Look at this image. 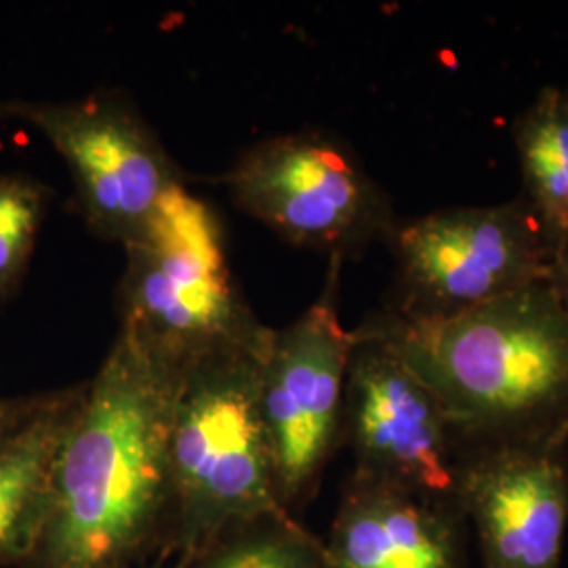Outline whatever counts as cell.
<instances>
[{
  "instance_id": "17",
  "label": "cell",
  "mask_w": 568,
  "mask_h": 568,
  "mask_svg": "<svg viewBox=\"0 0 568 568\" xmlns=\"http://www.w3.org/2000/svg\"><path fill=\"white\" fill-rule=\"evenodd\" d=\"M549 284L558 291V295L568 304V243L551 260Z\"/></svg>"
},
{
  "instance_id": "1",
  "label": "cell",
  "mask_w": 568,
  "mask_h": 568,
  "mask_svg": "<svg viewBox=\"0 0 568 568\" xmlns=\"http://www.w3.org/2000/svg\"><path fill=\"white\" fill-rule=\"evenodd\" d=\"M175 371L119 328L49 469L20 568H126L171 506Z\"/></svg>"
},
{
  "instance_id": "12",
  "label": "cell",
  "mask_w": 568,
  "mask_h": 568,
  "mask_svg": "<svg viewBox=\"0 0 568 568\" xmlns=\"http://www.w3.org/2000/svg\"><path fill=\"white\" fill-rule=\"evenodd\" d=\"M81 386L44 392L0 429V567L20 565L41 516L49 469Z\"/></svg>"
},
{
  "instance_id": "16",
  "label": "cell",
  "mask_w": 568,
  "mask_h": 568,
  "mask_svg": "<svg viewBox=\"0 0 568 568\" xmlns=\"http://www.w3.org/2000/svg\"><path fill=\"white\" fill-rule=\"evenodd\" d=\"M41 394L32 396H0V429L21 419L28 410H32L39 403Z\"/></svg>"
},
{
  "instance_id": "9",
  "label": "cell",
  "mask_w": 568,
  "mask_h": 568,
  "mask_svg": "<svg viewBox=\"0 0 568 568\" xmlns=\"http://www.w3.org/2000/svg\"><path fill=\"white\" fill-rule=\"evenodd\" d=\"M344 434L358 478L455 501L459 450L447 413L426 382L373 326L354 328Z\"/></svg>"
},
{
  "instance_id": "7",
  "label": "cell",
  "mask_w": 568,
  "mask_h": 568,
  "mask_svg": "<svg viewBox=\"0 0 568 568\" xmlns=\"http://www.w3.org/2000/svg\"><path fill=\"white\" fill-rule=\"evenodd\" d=\"M342 260L333 257L318 302L274 328L262 371V410L284 508L307 495L344 436L354 328L337 307Z\"/></svg>"
},
{
  "instance_id": "6",
  "label": "cell",
  "mask_w": 568,
  "mask_h": 568,
  "mask_svg": "<svg viewBox=\"0 0 568 568\" xmlns=\"http://www.w3.org/2000/svg\"><path fill=\"white\" fill-rule=\"evenodd\" d=\"M225 185L244 213L331 260L345 262L377 241L387 243L398 222L352 148L323 131L253 145L227 171Z\"/></svg>"
},
{
  "instance_id": "4",
  "label": "cell",
  "mask_w": 568,
  "mask_h": 568,
  "mask_svg": "<svg viewBox=\"0 0 568 568\" xmlns=\"http://www.w3.org/2000/svg\"><path fill=\"white\" fill-rule=\"evenodd\" d=\"M122 246L121 328L173 371L272 335L234 281L215 211L182 182Z\"/></svg>"
},
{
  "instance_id": "14",
  "label": "cell",
  "mask_w": 568,
  "mask_h": 568,
  "mask_svg": "<svg viewBox=\"0 0 568 568\" xmlns=\"http://www.w3.org/2000/svg\"><path fill=\"white\" fill-rule=\"evenodd\" d=\"M49 190L26 175H0V304L7 302L28 272Z\"/></svg>"
},
{
  "instance_id": "10",
  "label": "cell",
  "mask_w": 568,
  "mask_h": 568,
  "mask_svg": "<svg viewBox=\"0 0 568 568\" xmlns=\"http://www.w3.org/2000/svg\"><path fill=\"white\" fill-rule=\"evenodd\" d=\"M455 504L476 530L485 568H560L568 527V447L464 455Z\"/></svg>"
},
{
  "instance_id": "15",
  "label": "cell",
  "mask_w": 568,
  "mask_h": 568,
  "mask_svg": "<svg viewBox=\"0 0 568 568\" xmlns=\"http://www.w3.org/2000/svg\"><path fill=\"white\" fill-rule=\"evenodd\" d=\"M199 568H323L321 548L297 527L253 535L211 554Z\"/></svg>"
},
{
  "instance_id": "5",
  "label": "cell",
  "mask_w": 568,
  "mask_h": 568,
  "mask_svg": "<svg viewBox=\"0 0 568 568\" xmlns=\"http://www.w3.org/2000/svg\"><path fill=\"white\" fill-rule=\"evenodd\" d=\"M387 244L396 262V288L386 312L405 321H450L549 283L548 243L520 194L508 203L398 220Z\"/></svg>"
},
{
  "instance_id": "3",
  "label": "cell",
  "mask_w": 568,
  "mask_h": 568,
  "mask_svg": "<svg viewBox=\"0 0 568 568\" xmlns=\"http://www.w3.org/2000/svg\"><path fill=\"white\" fill-rule=\"evenodd\" d=\"M272 335L175 371L169 419L171 504L190 549L260 518L293 525L281 499L262 410V371Z\"/></svg>"
},
{
  "instance_id": "8",
  "label": "cell",
  "mask_w": 568,
  "mask_h": 568,
  "mask_svg": "<svg viewBox=\"0 0 568 568\" xmlns=\"http://www.w3.org/2000/svg\"><path fill=\"white\" fill-rule=\"evenodd\" d=\"M0 116L44 135L68 164L89 227L129 243L164 192L182 182L163 145L133 105L114 93L77 102L0 103Z\"/></svg>"
},
{
  "instance_id": "13",
  "label": "cell",
  "mask_w": 568,
  "mask_h": 568,
  "mask_svg": "<svg viewBox=\"0 0 568 568\" xmlns=\"http://www.w3.org/2000/svg\"><path fill=\"white\" fill-rule=\"evenodd\" d=\"M523 199L554 255L568 243V87H546L511 124Z\"/></svg>"
},
{
  "instance_id": "11",
  "label": "cell",
  "mask_w": 568,
  "mask_h": 568,
  "mask_svg": "<svg viewBox=\"0 0 568 568\" xmlns=\"http://www.w3.org/2000/svg\"><path fill=\"white\" fill-rule=\"evenodd\" d=\"M455 501L429 499L354 476L323 568H464Z\"/></svg>"
},
{
  "instance_id": "2",
  "label": "cell",
  "mask_w": 568,
  "mask_h": 568,
  "mask_svg": "<svg viewBox=\"0 0 568 568\" xmlns=\"http://www.w3.org/2000/svg\"><path fill=\"white\" fill-rule=\"evenodd\" d=\"M447 413L459 459L514 447H568V304L532 284L450 321H366Z\"/></svg>"
}]
</instances>
